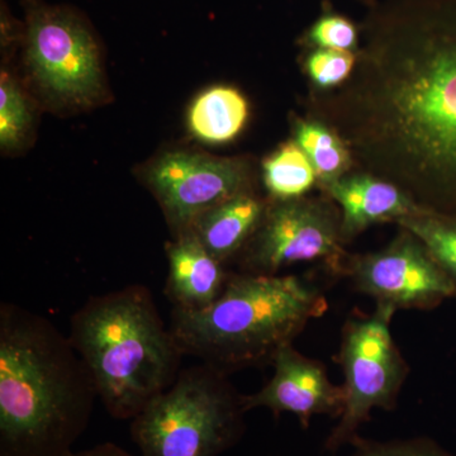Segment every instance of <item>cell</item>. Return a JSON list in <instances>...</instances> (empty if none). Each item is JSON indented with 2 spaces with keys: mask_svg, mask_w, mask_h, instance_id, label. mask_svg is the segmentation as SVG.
Instances as JSON below:
<instances>
[{
  "mask_svg": "<svg viewBox=\"0 0 456 456\" xmlns=\"http://www.w3.org/2000/svg\"><path fill=\"white\" fill-rule=\"evenodd\" d=\"M397 224L424 244L456 287V216L428 209Z\"/></svg>",
  "mask_w": 456,
  "mask_h": 456,
  "instance_id": "18",
  "label": "cell"
},
{
  "mask_svg": "<svg viewBox=\"0 0 456 456\" xmlns=\"http://www.w3.org/2000/svg\"><path fill=\"white\" fill-rule=\"evenodd\" d=\"M246 413L228 375L200 362L131 419V439L141 456H221L244 436Z\"/></svg>",
  "mask_w": 456,
  "mask_h": 456,
  "instance_id": "5",
  "label": "cell"
},
{
  "mask_svg": "<svg viewBox=\"0 0 456 456\" xmlns=\"http://www.w3.org/2000/svg\"><path fill=\"white\" fill-rule=\"evenodd\" d=\"M97 389L65 335L0 303V456H65L88 428Z\"/></svg>",
  "mask_w": 456,
  "mask_h": 456,
  "instance_id": "2",
  "label": "cell"
},
{
  "mask_svg": "<svg viewBox=\"0 0 456 456\" xmlns=\"http://www.w3.org/2000/svg\"><path fill=\"white\" fill-rule=\"evenodd\" d=\"M141 178L151 191L171 236L188 232L194 222L224 200L255 191L253 161L194 150H169L147 163Z\"/></svg>",
  "mask_w": 456,
  "mask_h": 456,
  "instance_id": "9",
  "label": "cell"
},
{
  "mask_svg": "<svg viewBox=\"0 0 456 456\" xmlns=\"http://www.w3.org/2000/svg\"><path fill=\"white\" fill-rule=\"evenodd\" d=\"M344 245L340 211L325 194L270 200L259 228L235 263L248 274L275 275L302 263H322L341 274L349 256Z\"/></svg>",
  "mask_w": 456,
  "mask_h": 456,
  "instance_id": "8",
  "label": "cell"
},
{
  "mask_svg": "<svg viewBox=\"0 0 456 456\" xmlns=\"http://www.w3.org/2000/svg\"><path fill=\"white\" fill-rule=\"evenodd\" d=\"M321 191L338 207L345 245L374 224H397L402 218L428 211L398 185L359 169Z\"/></svg>",
  "mask_w": 456,
  "mask_h": 456,
  "instance_id": "12",
  "label": "cell"
},
{
  "mask_svg": "<svg viewBox=\"0 0 456 456\" xmlns=\"http://www.w3.org/2000/svg\"><path fill=\"white\" fill-rule=\"evenodd\" d=\"M395 308L377 305L370 316L351 318L342 330L338 359L345 374V406L325 443L338 452L359 436L371 411H391L407 375V365L393 340Z\"/></svg>",
  "mask_w": 456,
  "mask_h": 456,
  "instance_id": "7",
  "label": "cell"
},
{
  "mask_svg": "<svg viewBox=\"0 0 456 456\" xmlns=\"http://www.w3.org/2000/svg\"><path fill=\"white\" fill-rule=\"evenodd\" d=\"M25 64L33 89L53 110H88L107 99L97 41L79 18L64 9L32 12Z\"/></svg>",
  "mask_w": 456,
  "mask_h": 456,
  "instance_id": "6",
  "label": "cell"
},
{
  "mask_svg": "<svg viewBox=\"0 0 456 456\" xmlns=\"http://www.w3.org/2000/svg\"><path fill=\"white\" fill-rule=\"evenodd\" d=\"M305 108L338 132L356 169L456 216V4L389 9L369 27L349 82L310 90Z\"/></svg>",
  "mask_w": 456,
  "mask_h": 456,
  "instance_id": "1",
  "label": "cell"
},
{
  "mask_svg": "<svg viewBox=\"0 0 456 456\" xmlns=\"http://www.w3.org/2000/svg\"><path fill=\"white\" fill-rule=\"evenodd\" d=\"M351 445L355 449L351 456H456L428 437L373 441L358 436Z\"/></svg>",
  "mask_w": 456,
  "mask_h": 456,
  "instance_id": "22",
  "label": "cell"
},
{
  "mask_svg": "<svg viewBox=\"0 0 456 456\" xmlns=\"http://www.w3.org/2000/svg\"><path fill=\"white\" fill-rule=\"evenodd\" d=\"M270 200L245 191L203 213L189 232L224 265L237 259L259 228Z\"/></svg>",
  "mask_w": 456,
  "mask_h": 456,
  "instance_id": "14",
  "label": "cell"
},
{
  "mask_svg": "<svg viewBox=\"0 0 456 456\" xmlns=\"http://www.w3.org/2000/svg\"><path fill=\"white\" fill-rule=\"evenodd\" d=\"M359 31L349 18L329 13L318 18L302 37L307 50L327 49L359 53Z\"/></svg>",
  "mask_w": 456,
  "mask_h": 456,
  "instance_id": "21",
  "label": "cell"
},
{
  "mask_svg": "<svg viewBox=\"0 0 456 456\" xmlns=\"http://www.w3.org/2000/svg\"><path fill=\"white\" fill-rule=\"evenodd\" d=\"M167 277L164 296L171 307L200 311L211 305L226 287L231 273L191 232L173 237L165 246Z\"/></svg>",
  "mask_w": 456,
  "mask_h": 456,
  "instance_id": "13",
  "label": "cell"
},
{
  "mask_svg": "<svg viewBox=\"0 0 456 456\" xmlns=\"http://www.w3.org/2000/svg\"><path fill=\"white\" fill-rule=\"evenodd\" d=\"M69 338L118 421L139 415L182 370L184 354L143 284L89 297L71 316Z\"/></svg>",
  "mask_w": 456,
  "mask_h": 456,
  "instance_id": "3",
  "label": "cell"
},
{
  "mask_svg": "<svg viewBox=\"0 0 456 456\" xmlns=\"http://www.w3.org/2000/svg\"><path fill=\"white\" fill-rule=\"evenodd\" d=\"M65 456H134L128 452L127 450L121 448L113 443L98 444V445L92 446L89 449L80 450V452H69Z\"/></svg>",
  "mask_w": 456,
  "mask_h": 456,
  "instance_id": "23",
  "label": "cell"
},
{
  "mask_svg": "<svg viewBox=\"0 0 456 456\" xmlns=\"http://www.w3.org/2000/svg\"><path fill=\"white\" fill-rule=\"evenodd\" d=\"M32 102L9 71L0 75V146L4 152L18 151L26 146L33 131Z\"/></svg>",
  "mask_w": 456,
  "mask_h": 456,
  "instance_id": "19",
  "label": "cell"
},
{
  "mask_svg": "<svg viewBox=\"0 0 456 456\" xmlns=\"http://www.w3.org/2000/svg\"><path fill=\"white\" fill-rule=\"evenodd\" d=\"M274 375L254 395H242L246 412L265 408L275 419L290 413L303 428L316 416L340 417L345 406L344 387L327 377L322 362L302 355L293 345L283 347L272 362Z\"/></svg>",
  "mask_w": 456,
  "mask_h": 456,
  "instance_id": "11",
  "label": "cell"
},
{
  "mask_svg": "<svg viewBox=\"0 0 456 456\" xmlns=\"http://www.w3.org/2000/svg\"><path fill=\"white\" fill-rule=\"evenodd\" d=\"M292 139L316 171L318 188H325L356 169L350 147L329 123L307 114L292 117Z\"/></svg>",
  "mask_w": 456,
  "mask_h": 456,
  "instance_id": "16",
  "label": "cell"
},
{
  "mask_svg": "<svg viewBox=\"0 0 456 456\" xmlns=\"http://www.w3.org/2000/svg\"><path fill=\"white\" fill-rule=\"evenodd\" d=\"M326 310L322 292L301 278L231 273L208 307L171 308L169 327L184 356L230 375L272 365L279 351Z\"/></svg>",
  "mask_w": 456,
  "mask_h": 456,
  "instance_id": "4",
  "label": "cell"
},
{
  "mask_svg": "<svg viewBox=\"0 0 456 456\" xmlns=\"http://www.w3.org/2000/svg\"><path fill=\"white\" fill-rule=\"evenodd\" d=\"M261 179L269 200L307 197L318 187L316 171L301 146L293 139L281 143L261 164Z\"/></svg>",
  "mask_w": 456,
  "mask_h": 456,
  "instance_id": "17",
  "label": "cell"
},
{
  "mask_svg": "<svg viewBox=\"0 0 456 456\" xmlns=\"http://www.w3.org/2000/svg\"><path fill=\"white\" fill-rule=\"evenodd\" d=\"M358 65V53L353 51L312 49L303 59V71L312 92L329 93L349 82Z\"/></svg>",
  "mask_w": 456,
  "mask_h": 456,
  "instance_id": "20",
  "label": "cell"
},
{
  "mask_svg": "<svg viewBox=\"0 0 456 456\" xmlns=\"http://www.w3.org/2000/svg\"><path fill=\"white\" fill-rule=\"evenodd\" d=\"M250 104L239 89L216 86L200 93L188 110V128L196 139L211 145L231 142L244 131Z\"/></svg>",
  "mask_w": 456,
  "mask_h": 456,
  "instance_id": "15",
  "label": "cell"
},
{
  "mask_svg": "<svg viewBox=\"0 0 456 456\" xmlns=\"http://www.w3.org/2000/svg\"><path fill=\"white\" fill-rule=\"evenodd\" d=\"M341 274L377 305L398 310H432L456 297V287L424 244L401 228L379 251L347 256Z\"/></svg>",
  "mask_w": 456,
  "mask_h": 456,
  "instance_id": "10",
  "label": "cell"
}]
</instances>
